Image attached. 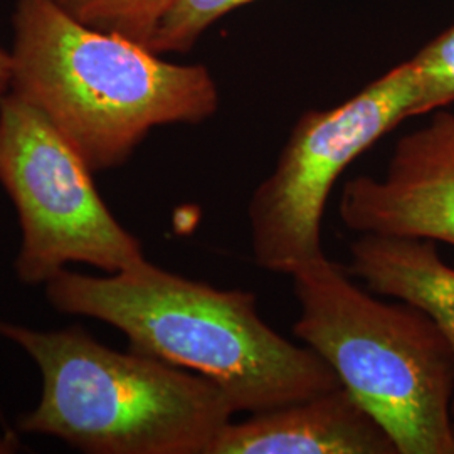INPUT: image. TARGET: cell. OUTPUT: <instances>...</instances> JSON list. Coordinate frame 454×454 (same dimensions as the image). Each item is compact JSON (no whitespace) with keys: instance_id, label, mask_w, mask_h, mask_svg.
<instances>
[{"instance_id":"obj_4","label":"cell","mask_w":454,"mask_h":454,"mask_svg":"<svg viewBox=\"0 0 454 454\" xmlns=\"http://www.w3.org/2000/svg\"><path fill=\"white\" fill-rule=\"evenodd\" d=\"M292 278L293 333L380 422L397 453L454 454V350L439 325L411 303L373 298L326 256Z\"/></svg>"},{"instance_id":"obj_15","label":"cell","mask_w":454,"mask_h":454,"mask_svg":"<svg viewBox=\"0 0 454 454\" xmlns=\"http://www.w3.org/2000/svg\"><path fill=\"white\" fill-rule=\"evenodd\" d=\"M0 424H4L5 427H12V426L9 424V421L5 419V414H4V411H2V407H0Z\"/></svg>"},{"instance_id":"obj_10","label":"cell","mask_w":454,"mask_h":454,"mask_svg":"<svg viewBox=\"0 0 454 454\" xmlns=\"http://www.w3.org/2000/svg\"><path fill=\"white\" fill-rule=\"evenodd\" d=\"M69 16L105 33L118 34L145 48L170 0H52Z\"/></svg>"},{"instance_id":"obj_16","label":"cell","mask_w":454,"mask_h":454,"mask_svg":"<svg viewBox=\"0 0 454 454\" xmlns=\"http://www.w3.org/2000/svg\"><path fill=\"white\" fill-rule=\"evenodd\" d=\"M453 429H454V426H453Z\"/></svg>"},{"instance_id":"obj_13","label":"cell","mask_w":454,"mask_h":454,"mask_svg":"<svg viewBox=\"0 0 454 454\" xmlns=\"http://www.w3.org/2000/svg\"><path fill=\"white\" fill-rule=\"evenodd\" d=\"M22 448L19 431L14 427H5L0 424V454H16Z\"/></svg>"},{"instance_id":"obj_14","label":"cell","mask_w":454,"mask_h":454,"mask_svg":"<svg viewBox=\"0 0 454 454\" xmlns=\"http://www.w3.org/2000/svg\"><path fill=\"white\" fill-rule=\"evenodd\" d=\"M12 82V58L11 52L0 48V97L9 93Z\"/></svg>"},{"instance_id":"obj_1","label":"cell","mask_w":454,"mask_h":454,"mask_svg":"<svg viewBox=\"0 0 454 454\" xmlns=\"http://www.w3.org/2000/svg\"><path fill=\"white\" fill-rule=\"evenodd\" d=\"M44 288L59 313L110 325L131 350L209 379L234 412H264L341 386L324 358L261 318L253 293L219 290L148 260L116 275L65 270Z\"/></svg>"},{"instance_id":"obj_7","label":"cell","mask_w":454,"mask_h":454,"mask_svg":"<svg viewBox=\"0 0 454 454\" xmlns=\"http://www.w3.org/2000/svg\"><path fill=\"white\" fill-rule=\"evenodd\" d=\"M340 219L358 234L454 246V114L436 110L426 127L403 137L380 179L348 180Z\"/></svg>"},{"instance_id":"obj_9","label":"cell","mask_w":454,"mask_h":454,"mask_svg":"<svg viewBox=\"0 0 454 454\" xmlns=\"http://www.w3.org/2000/svg\"><path fill=\"white\" fill-rule=\"evenodd\" d=\"M347 271L371 292L426 311L454 350V268L441 260L436 241L362 234L350 244Z\"/></svg>"},{"instance_id":"obj_2","label":"cell","mask_w":454,"mask_h":454,"mask_svg":"<svg viewBox=\"0 0 454 454\" xmlns=\"http://www.w3.org/2000/svg\"><path fill=\"white\" fill-rule=\"evenodd\" d=\"M11 90L33 103L93 172L129 162L157 127L199 125L221 95L202 65H174L93 29L52 0H17Z\"/></svg>"},{"instance_id":"obj_3","label":"cell","mask_w":454,"mask_h":454,"mask_svg":"<svg viewBox=\"0 0 454 454\" xmlns=\"http://www.w3.org/2000/svg\"><path fill=\"white\" fill-rule=\"evenodd\" d=\"M41 373V397L19 418L22 434L61 439L88 454H209L236 414L209 379L98 341L80 325L35 330L0 320Z\"/></svg>"},{"instance_id":"obj_6","label":"cell","mask_w":454,"mask_h":454,"mask_svg":"<svg viewBox=\"0 0 454 454\" xmlns=\"http://www.w3.org/2000/svg\"><path fill=\"white\" fill-rule=\"evenodd\" d=\"M418 82L406 61L330 110L298 118L275 170L251 197L247 217L256 264L293 276L325 258L322 219L343 170L411 118Z\"/></svg>"},{"instance_id":"obj_8","label":"cell","mask_w":454,"mask_h":454,"mask_svg":"<svg viewBox=\"0 0 454 454\" xmlns=\"http://www.w3.org/2000/svg\"><path fill=\"white\" fill-rule=\"evenodd\" d=\"M209 454H399L380 422L345 389L229 421Z\"/></svg>"},{"instance_id":"obj_11","label":"cell","mask_w":454,"mask_h":454,"mask_svg":"<svg viewBox=\"0 0 454 454\" xmlns=\"http://www.w3.org/2000/svg\"><path fill=\"white\" fill-rule=\"evenodd\" d=\"M253 0H170L146 39L155 54L185 52L215 20Z\"/></svg>"},{"instance_id":"obj_12","label":"cell","mask_w":454,"mask_h":454,"mask_svg":"<svg viewBox=\"0 0 454 454\" xmlns=\"http://www.w3.org/2000/svg\"><path fill=\"white\" fill-rule=\"evenodd\" d=\"M409 63L418 82L412 116L431 114L454 103V24L418 51Z\"/></svg>"},{"instance_id":"obj_5","label":"cell","mask_w":454,"mask_h":454,"mask_svg":"<svg viewBox=\"0 0 454 454\" xmlns=\"http://www.w3.org/2000/svg\"><path fill=\"white\" fill-rule=\"evenodd\" d=\"M93 174L33 103L12 91L0 97V185L19 217L20 283L44 286L69 264L116 275L146 261L140 239L101 199Z\"/></svg>"}]
</instances>
